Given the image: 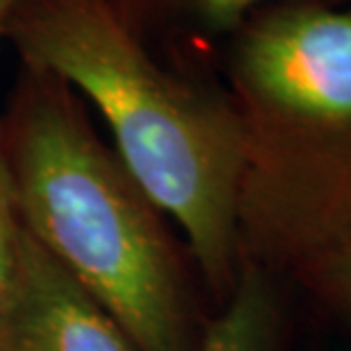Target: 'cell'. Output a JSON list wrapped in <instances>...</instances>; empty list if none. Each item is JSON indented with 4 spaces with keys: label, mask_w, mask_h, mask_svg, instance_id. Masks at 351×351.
Listing matches in <instances>:
<instances>
[{
    "label": "cell",
    "mask_w": 351,
    "mask_h": 351,
    "mask_svg": "<svg viewBox=\"0 0 351 351\" xmlns=\"http://www.w3.org/2000/svg\"><path fill=\"white\" fill-rule=\"evenodd\" d=\"M0 134L25 234L141 351H197L204 328L175 238L98 136L84 100L50 73L21 66Z\"/></svg>",
    "instance_id": "obj_2"
},
{
    "label": "cell",
    "mask_w": 351,
    "mask_h": 351,
    "mask_svg": "<svg viewBox=\"0 0 351 351\" xmlns=\"http://www.w3.org/2000/svg\"><path fill=\"white\" fill-rule=\"evenodd\" d=\"M241 261L276 279L351 215V5L281 0L227 39Z\"/></svg>",
    "instance_id": "obj_3"
},
{
    "label": "cell",
    "mask_w": 351,
    "mask_h": 351,
    "mask_svg": "<svg viewBox=\"0 0 351 351\" xmlns=\"http://www.w3.org/2000/svg\"><path fill=\"white\" fill-rule=\"evenodd\" d=\"M21 234H23V227H21L16 204H14L10 168H7L3 134H0V313H3L14 272H16Z\"/></svg>",
    "instance_id": "obj_8"
},
{
    "label": "cell",
    "mask_w": 351,
    "mask_h": 351,
    "mask_svg": "<svg viewBox=\"0 0 351 351\" xmlns=\"http://www.w3.org/2000/svg\"><path fill=\"white\" fill-rule=\"evenodd\" d=\"M288 276L351 331V215L304 256Z\"/></svg>",
    "instance_id": "obj_7"
},
{
    "label": "cell",
    "mask_w": 351,
    "mask_h": 351,
    "mask_svg": "<svg viewBox=\"0 0 351 351\" xmlns=\"http://www.w3.org/2000/svg\"><path fill=\"white\" fill-rule=\"evenodd\" d=\"M272 3L281 0H104L132 34L173 64H182L184 43L227 41L254 12ZM315 3L351 5V0Z\"/></svg>",
    "instance_id": "obj_5"
},
{
    "label": "cell",
    "mask_w": 351,
    "mask_h": 351,
    "mask_svg": "<svg viewBox=\"0 0 351 351\" xmlns=\"http://www.w3.org/2000/svg\"><path fill=\"white\" fill-rule=\"evenodd\" d=\"M0 351H141V347L23 229L16 272L0 313Z\"/></svg>",
    "instance_id": "obj_4"
},
{
    "label": "cell",
    "mask_w": 351,
    "mask_h": 351,
    "mask_svg": "<svg viewBox=\"0 0 351 351\" xmlns=\"http://www.w3.org/2000/svg\"><path fill=\"white\" fill-rule=\"evenodd\" d=\"M0 36L21 66L66 82L104 118L116 154L184 229L206 288L225 304L241 270L245 168V132L227 88L161 59L104 0H10Z\"/></svg>",
    "instance_id": "obj_1"
},
{
    "label": "cell",
    "mask_w": 351,
    "mask_h": 351,
    "mask_svg": "<svg viewBox=\"0 0 351 351\" xmlns=\"http://www.w3.org/2000/svg\"><path fill=\"white\" fill-rule=\"evenodd\" d=\"M10 0H0V21H3V14H5V7ZM0 46H3V36H0Z\"/></svg>",
    "instance_id": "obj_9"
},
{
    "label": "cell",
    "mask_w": 351,
    "mask_h": 351,
    "mask_svg": "<svg viewBox=\"0 0 351 351\" xmlns=\"http://www.w3.org/2000/svg\"><path fill=\"white\" fill-rule=\"evenodd\" d=\"M283 302L276 276L241 261L236 286L202 331L197 351H281Z\"/></svg>",
    "instance_id": "obj_6"
}]
</instances>
